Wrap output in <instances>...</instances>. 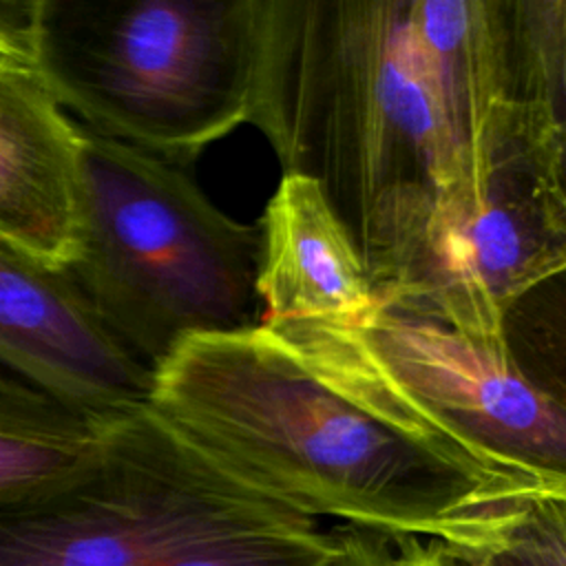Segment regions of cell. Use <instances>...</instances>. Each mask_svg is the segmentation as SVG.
<instances>
[{"label":"cell","mask_w":566,"mask_h":566,"mask_svg":"<svg viewBox=\"0 0 566 566\" xmlns=\"http://www.w3.org/2000/svg\"><path fill=\"white\" fill-rule=\"evenodd\" d=\"M467 566H484V564H480V562H467Z\"/></svg>","instance_id":"2e32d148"},{"label":"cell","mask_w":566,"mask_h":566,"mask_svg":"<svg viewBox=\"0 0 566 566\" xmlns=\"http://www.w3.org/2000/svg\"><path fill=\"white\" fill-rule=\"evenodd\" d=\"M250 124L321 188L378 296L453 175L411 0H263Z\"/></svg>","instance_id":"7a4b0ae2"},{"label":"cell","mask_w":566,"mask_h":566,"mask_svg":"<svg viewBox=\"0 0 566 566\" xmlns=\"http://www.w3.org/2000/svg\"><path fill=\"white\" fill-rule=\"evenodd\" d=\"M394 566H467V562L451 548L436 539L416 535L387 537Z\"/></svg>","instance_id":"9a60e30c"},{"label":"cell","mask_w":566,"mask_h":566,"mask_svg":"<svg viewBox=\"0 0 566 566\" xmlns=\"http://www.w3.org/2000/svg\"><path fill=\"white\" fill-rule=\"evenodd\" d=\"M0 367L111 424L150 407L155 371L104 325L64 268L0 241Z\"/></svg>","instance_id":"ba28073f"},{"label":"cell","mask_w":566,"mask_h":566,"mask_svg":"<svg viewBox=\"0 0 566 566\" xmlns=\"http://www.w3.org/2000/svg\"><path fill=\"white\" fill-rule=\"evenodd\" d=\"M111 424L0 371V502L80 471L97 453Z\"/></svg>","instance_id":"7c38bea8"},{"label":"cell","mask_w":566,"mask_h":566,"mask_svg":"<svg viewBox=\"0 0 566 566\" xmlns=\"http://www.w3.org/2000/svg\"><path fill=\"white\" fill-rule=\"evenodd\" d=\"M0 566H307L292 515L150 409L73 475L0 502Z\"/></svg>","instance_id":"3957f363"},{"label":"cell","mask_w":566,"mask_h":566,"mask_svg":"<svg viewBox=\"0 0 566 566\" xmlns=\"http://www.w3.org/2000/svg\"><path fill=\"white\" fill-rule=\"evenodd\" d=\"M564 265V119L504 106L378 301L504 343L511 310Z\"/></svg>","instance_id":"8992f818"},{"label":"cell","mask_w":566,"mask_h":566,"mask_svg":"<svg viewBox=\"0 0 566 566\" xmlns=\"http://www.w3.org/2000/svg\"><path fill=\"white\" fill-rule=\"evenodd\" d=\"M332 528L338 542L332 566H394L387 537L345 524Z\"/></svg>","instance_id":"5bb4252c"},{"label":"cell","mask_w":566,"mask_h":566,"mask_svg":"<svg viewBox=\"0 0 566 566\" xmlns=\"http://www.w3.org/2000/svg\"><path fill=\"white\" fill-rule=\"evenodd\" d=\"M411 29L451 144L453 179L509 106L506 0H411Z\"/></svg>","instance_id":"8fae6325"},{"label":"cell","mask_w":566,"mask_h":566,"mask_svg":"<svg viewBox=\"0 0 566 566\" xmlns=\"http://www.w3.org/2000/svg\"><path fill=\"white\" fill-rule=\"evenodd\" d=\"M345 332L422 416L489 462L566 495L564 402L524 371L509 340L380 301Z\"/></svg>","instance_id":"52a82bcc"},{"label":"cell","mask_w":566,"mask_h":566,"mask_svg":"<svg viewBox=\"0 0 566 566\" xmlns=\"http://www.w3.org/2000/svg\"><path fill=\"white\" fill-rule=\"evenodd\" d=\"M263 0H38L35 62L80 126L188 166L250 124Z\"/></svg>","instance_id":"5b68a950"},{"label":"cell","mask_w":566,"mask_h":566,"mask_svg":"<svg viewBox=\"0 0 566 566\" xmlns=\"http://www.w3.org/2000/svg\"><path fill=\"white\" fill-rule=\"evenodd\" d=\"M208 460L312 520L495 553L539 500L411 407L343 327L285 323L184 340L148 407Z\"/></svg>","instance_id":"6da1fadb"},{"label":"cell","mask_w":566,"mask_h":566,"mask_svg":"<svg viewBox=\"0 0 566 566\" xmlns=\"http://www.w3.org/2000/svg\"><path fill=\"white\" fill-rule=\"evenodd\" d=\"M80 124L33 55L0 46V241L66 268L77 248Z\"/></svg>","instance_id":"9c48e42d"},{"label":"cell","mask_w":566,"mask_h":566,"mask_svg":"<svg viewBox=\"0 0 566 566\" xmlns=\"http://www.w3.org/2000/svg\"><path fill=\"white\" fill-rule=\"evenodd\" d=\"M566 500H539L517 522L506 542L480 564L484 566H566Z\"/></svg>","instance_id":"4fadbf2b"},{"label":"cell","mask_w":566,"mask_h":566,"mask_svg":"<svg viewBox=\"0 0 566 566\" xmlns=\"http://www.w3.org/2000/svg\"><path fill=\"white\" fill-rule=\"evenodd\" d=\"M259 228L219 210L184 166L80 126L77 248L64 268L153 371L188 338L256 327Z\"/></svg>","instance_id":"277c9868"},{"label":"cell","mask_w":566,"mask_h":566,"mask_svg":"<svg viewBox=\"0 0 566 566\" xmlns=\"http://www.w3.org/2000/svg\"><path fill=\"white\" fill-rule=\"evenodd\" d=\"M256 228L261 327L323 323L354 329L376 310L365 263L314 181L281 175Z\"/></svg>","instance_id":"30bf717a"}]
</instances>
